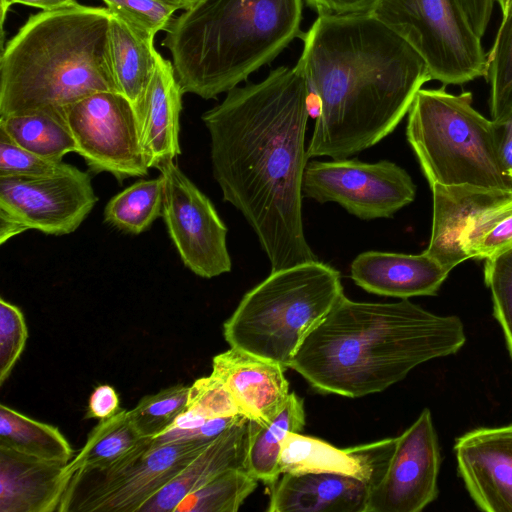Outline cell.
Here are the masks:
<instances>
[{"label": "cell", "mask_w": 512, "mask_h": 512, "mask_svg": "<svg viewBox=\"0 0 512 512\" xmlns=\"http://www.w3.org/2000/svg\"><path fill=\"white\" fill-rule=\"evenodd\" d=\"M310 91L300 66H280L236 86L207 110L212 174L223 200L244 216L271 272L318 260L302 220Z\"/></svg>", "instance_id": "obj_1"}, {"label": "cell", "mask_w": 512, "mask_h": 512, "mask_svg": "<svg viewBox=\"0 0 512 512\" xmlns=\"http://www.w3.org/2000/svg\"><path fill=\"white\" fill-rule=\"evenodd\" d=\"M297 62L319 113L308 157L343 159L388 136L432 80L420 55L371 13L318 15Z\"/></svg>", "instance_id": "obj_2"}, {"label": "cell", "mask_w": 512, "mask_h": 512, "mask_svg": "<svg viewBox=\"0 0 512 512\" xmlns=\"http://www.w3.org/2000/svg\"><path fill=\"white\" fill-rule=\"evenodd\" d=\"M462 321L401 299L357 302L343 295L291 361L314 389L350 398L385 390L418 365L457 353Z\"/></svg>", "instance_id": "obj_3"}, {"label": "cell", "mask_w": 512, "mask_h": 512, "mask_svg": "<svg viewBox=\"0 0 512 512\" xmlns=\"http://www.w3.org/2000/svg\"><path fill=\"white\" fill-rule=\"evenodd\" d=\"M108 8L73 1L30 15L1 49L0 117L60 111L95 92L117 91Z\"/></svg>", "instance_id": "obj_4"}, {"label": "cell", "mask_w": 512, "mask_h": 512, "mask_svg": "<svg viewBox=\"0 0 512 512\" xmlns=\"http://www.w3.org/2000/svg\"><path fill=\"white\" fill-rule=\"evenodd\" d=\"M303 0H197L173 18L162 46L183 93L214 99L301 36Z\"/></svg>", "instance_id": "obj_5"}, {"label": "cell", "mask_w": 512, "mask_h": 512, "mask_svg": "<svg viewBox=\"0 0 512 512\" xmlns=\"http://www.w3.org/2000/svg\"><path fill=\"white\" fill-rule=\"evenodd\" d=\"M344 295L339 271L318 260L273 271L223 324L230 347L289 368L299 348Z\"/></svg>", "instance_id": "obj_6"}, {"label": "cell", "mask_w": 512, "mask_h": 512, "mask_svg": "<svg viewBox=\"0 0 512 512\" xmlns=\"http://www.w3.org/2000/svg\"><path fill=\"white\" fill-rule=\"evenodd\" d=\"M406 135L430 186L512 190L500 161L498 126L473 108L471 92L421 88L408 111Z\"/></svg>", "instance_id": "obj_7"}, {"label": "cell", "mask_w": 512, "mask_h": 512, "mask_svg": "<svg viewBox=\"0 0 512 512\" xmlns=\"http://www.w3.org/2000/svg\"><path fill=\"white\" fill-rule=\"evenodd\" d=\"M371 14L420 55L432 80L462 85L486 77L488 54L459 0H378Z\"/></svg>", "instance_id": "obj_8"}, {"label": "cell", "mask_w": 512, "mask_h": 512, "mask_svg": "<svg viewBox=\"0 0 512 512\" xmlns=\"http://www.w3.org/2000/svg\"><path fill=\"white\" fill-rule=\"evenodd\" d=\"M210 443L187 441L153 445L148 439L111 467L77 470L58 512H138Z\"/></svg>", "instance_id": "obj_9"}, {"label": "cell", "mask_w": 512, "mask_h": 512, "mask_svg": "<svg viewBox=\"0 0 512 512\" xmlns=\"http://www.w3.org/2000/svg\"><path fill=\"white\" fill-rule=\"evenodd\" d=\"M63 116L75 152L92 172L109 173L120 183L148 174L136 109L121 93H92L67 105Z\"/></svg>", "instance_id": "obj_10"}, {"label": "cell", "mask_w": 512, "mask_h": 512, "mask_svg": "<svg viewBox=\"0 0 512 512\" xmlns=\"http://www.w3.org/2000/svg\"><path fill=\"white\" fill-rule=\"evenodd\" d=\"M302 193L319 203L335 202L359 219L372 220L390 218L413 202L416 185L393 162L343 158L308 163Z\"/></svg>", "instance_id": "obj_11"}, {"label": "cell", "mask_w": 512, "mask_h": 512, "mask_svg": "<svg viewBox=\"0 0 512 512\" xmlns=\"http://www.w3.org/2000/svg\"><path fill=\"white\" fill-rule=\"evenodd\" d=\"M157 169L164 179L162 217L183 264L203 278L230 272L227 227L213 203L180 170L175 160Z\"/></svg>", "instance_id": "obj_12"}, {"label": "cell", "mask_w": 512, "mask_h": 512, "mask_svg": "<svg viewBox=\"0 0 512 512\" xmlns=\"http://www.w3.org/2000/svg\"><path fill=\"white\" fill-rule=\"evenodd\" d=\"M97 201L89 174L70 164L49 176L0 177V211L26 230L70 234Z\"/></svg>", "instance_id": "obj_13"}, {"label": "cell", "mask_w": 512, "mask_h": 512, "mask_svg": "<svg viewBox=\"0 0 512 512\" xmlns=\"http://www.w3.org/2000/svg\"><path fill=\"white\" fill-rule=\"evenodd\" d=\"M440 464L438 436L431 412L425 408L396 437L386 471L369 490L365 512L422 511L438 496Z\"/></svg>", "instance_id": "obj_14"}, {"label": "cell", "mask_w": 512, "mask_h": 512, "mask_svg": "<svg viewBox=\"0 0 512 512\" xmlns=\"http://www.w3.org/2000/svg\"><path fill=\"white\" fill-rule=\"evenodd\" d=\"M457 469L475 505L512 512V423L482 427L456 439Z\"/></svg>", "instance_id": "obj_15"}, {"label": "cell", "mask_w": 512, "mask_h": 512, "mask_svg": "<svg viewBox=\"0 0 512 512\" xmlns=\"http://www.w3.org/2000/svg\"><path fill=\"white\" fill-rule=\"evenodd\" d=\"M433 218L429 245L425 252L451 271L469 259L464 242L480 217L491 208L512 198V190L469 184L430 186Z\"/></svg>", "instance_id": "obj_16"}, {"label": "cell", "mask_w": 512, "mask_h": 512, "mask_svg": "<svg viewBox=\"0 0 512 512\" xmlns=\"http://www.w3.org/2000/svg\"><path fill=\"white\" fill-rule=\"evenodd\" d=\"M395 438L350 448H337L319 438L288 432L279 458L281 474L336 473L377 484L388 467Z\"/></svg>", "instance_id": "obj_17"}, {"label": "cell", "mask_w": 512, "mask_h": 512, "mask_svg": "<svg viewBox=\"0 0 512 512\" xmlns=\"http://www.w3.org/2000/svg\"><path fill=\"white\" fill-rule=\"evenodd\" d=\"M285 369L230 347L213 357L211 374L224 383L244 417L265 424L278 414L290 394Z\"/></svg>", "instance_id": "obj_18"}, {"label": "cell", "mask_w": 512, "mask_h": 512, "mask_svg": "<svg viewBox=\"0 0 512 512\" xmlns=\"http://www.w3.org/2000/svg\"><path fill=\"white\" fill-rule=\"evenodd\" d=\"M351 278L365 291L409 299L436 295L449 274L425 251L418 255L367 251L351 263Z\"/></svg>", "instance_id": "obj_19"}, {"label": "cell", "mask_w": 512, "mask_h": 512, "mask_svg": "<svg viewBox=\"0 0 512 512\" xmlns=\"http://www.w3.org/2000/svg\"><path fill=\"white\" fill-rule=\"evenodd\" d=\"M72 475L67 464L0 447V512L58 511Z\"/></svg>", "instance_id": "obj_20"}, {"label": "cell", "mask_w": 512, "mask_h": 512, "mask_svg": "<svg viewBox=\"0 0 512 512\" xmlns=\"http://www.w3.org/2000/svg\"><path fill=\"white\" fill-rule=\"evenodd\" d=\"M183 94L172 62L158 53L153 76L137 111L148 168H158L180 155L179 118Z\"/></svg>", "instance_id": "obj_21"}, {"label": "cell", "mask_w": 512, "mask_h": 512, "mask_svg": "<svg viewBox=\"0 0 512 512\" xmlns=\"http://www.w3.org/2000/svg\"><path fill=\"white\" fill-rule=\"evenodd\" d=\"M370 485L336 473H284L271 489L269 512H365Z\"/></svg>", "instance_id": "obj_22"}, {"label": "cell", "mask_w": 512, "mask_h": 512, "mask_svg": "<svg viewBox=\"0 0 512 512\" xmlns=\"http://www.w3.org/2000/svg\"><path fill=\"white\" fill-rule=\"evenodd\" d=\"M249 419L243 418L225 430L188 465L145 502L138 512H174L190 493L230 469H246Z\"/></svg>", "instance_id": "obj_23"}, {"label": "cell", "mask_w": 512, "mask_h": 512, "mask_svg": "<svg viewBox=\"0 0 512 512\" xmlns=\"http://www.w3.org/2000/svg\"><path fill=\"white\" fill-rule=\"evenodd\" d=\"M109 54L116 89L137 112L156 67L154 37L111 13Z\"/></svg>", "instance_id": "obj_24"}, {"label": "cell", "mask_w": 512, "mask_h": 512, "mask_svg": "<svg viewBox=\"0 0 512 512\" xmlns=\"http://www.w3.org/2000/svg\"><path fill=\"white\" fill-rule=\"evenodd\" d=\"M305 425L303 400L292 392L278 414L268 423L249 420L246 469L272 489L281 475L279 458L288 432L300 433Z\"/></svg>", "instance_id": "obj_25"}, {"label": "cell", "mask_w": 512, "mask_h": 512, "mask_svg": "<svg viewBox=\"0 0 512 512\" xmlns=\"http://www.w3.org/2000/svg\"><path fill=\"white\" fill-rule=\"evenodd\" d=\"M0 133L16 145L56 161H62L63 156L76 150L63 111H33L2 116Z\"/></svg>", "instance_id": "obj_26"}, {"label": "cell", "mask_w": 512, "mask_h": 512, "mask_svg": "<svg viewBox=\"0 0 512 512\" xmlns=\"http://www.w3.org/2000/svg\"><path fill=\"white\" fill-rule=\"evenodd\" d=\"M148 439L139 435L130 410H119L115 415L100 420L89 433L81 450L67 463V470L74 474L80 469H105L111 467Z\"/></svg>", "instance_id": "obj_27"}, {"label": "cell", "mask_w": 512, "mask_h": 512, "mask_svg": "<svg viewBox=\"0 0 512 512\" xmlns=\"http://www.w3.org/2000/svg\"><path fill=\"white\" fill-rule=\"evenodd\" d=\"M0 447L67 464L74 451L60 430L0 405Z\"/></svg>", "instance_id": "obj_28"}, {"label": "cell", "mask_w": 512, "mask_h": 512, "mask_svg": "<svg viewBox=\"0 0 512 512\" xmlns=\"http://www.w3.org/2000/svg\"><path fill=\"white\" fill-rule=\"evenodd\" d=\"M164 179L140 180L112 197L105 209V222L118 230L138 235L162 216Z\"/></svg>", "instance_id": "obj_29"}, {"label": "cell", "mask_w": 512, "mask_h": 512, "mask_svg": "<svg viewBox=\"0 0 512 512\" xmlns=\"http://www.w3.org/2000/svg\"><path fill=\"white\" fill-rule=\"evenodd\" d=\"M258 481L245 469L227 470L188 494L174 512H236Z\"/></svg>", "instance_id": "obj_30"}, {"label": "cell", "mask_w": 512, "mask_h": 512, "mask_svg": "<svg viewBox=\"0 0 512 512\" xmlns=\"http://www.w3.org/2000/svg\"><path fill=\"white\" fill-rule=\"evenodd\" d=\"M490 85V112L496 125L512 116V0L502 15L493 46L488 53L485 77Z\"/></svg>", "instance_id": "obj_31"}, {"label": "cell", "mask_w": 512, "mask_h": 512, "mask_svg": "<svg viewBox=\"0 0 512 512\" xmlns=\"http://www.w3.org/2000/svg\"><path fill=\"white\" fill-rule=\"evenodd\" d=\"M189 386L173 385L141 398L130 410L132 422L143 438L153 439L163 434L186 410Z\"/></svg>", "instance_id": "obj_32"}, {"label": "cell", "mask_w": 512, "mask_h": 512, "mask_svg": "<svg viewBox=\"0 0 512 512\" xmlns=\"http://www.w3.org/2000/svg\"><path fill=\"white\" fill-rule=\"evenodd\" d=\"M484 279L491 291L493 316L502 329L512 360V247L485 259Z\"/></svg>", "instance_id": "obj_33"}, {"label": "cell", "mask_w": 512, "mask_h": 512, "mask_svg": "<svg viewBox=\"0 0 512 512\" xmlns=\"http://www.w3.org/2000/svg\"><path fill=\"white\" fill-rule=\"evenodd\" d=\"M108 10L134 28L155 37L159 31H167L173 14L179 10L162 0H102Z\"/></svg>", "instance_id": "obj_34"}, {"label": "cell", "mask_w": 512, "mask_h": 512, "mask_svg": "<svg viewBox=\"0 0 512 512\" xmlns=\"http://www.w3.org/2000/svg\"><path fill=\"white\" fill-rule=\"evenodd\" d=\"M28 338L24 315L19 307L0 299V385L10 376Z\"/></svg>", "instance_id": "obj_35"}, {"label": "cell", "mask_w": 512, "mask_h": 512, "mask_svg": "<svg viewBox=\"0 0 512 512\" xmlns=\"http://www.w3.org/2000/svg\"><path fill=\"white\" fill-rule=\"evenodd\" d=\"M187 408L207 419L243 416L227 387L213 374L189 386Z\"/></svg>", "instance_id": "obj_36"}, {"label": "cell", "mask_w": 512, "mask_h": 512, "mask_svg": "<svg viewBox=\"0 0 512 512\" xmlns=\"http://www.w3.org/2000/svg\"><path fill=\"white\" fill-rule=\"evenodd\" d=\"M67 163L34 154L0 133V177H43L54 175Z\"/></svg>", "instance_id": "obj_37"}, {"label": "cell", "mask_w": 512, "mask_h": 512, "mask_svg": "<svg viewBox=\"0 0 512 512\" xmlns=\"http://www.w3.org/2000/svg\"><path fill=\"white\" fill-rule=\"evenodd\" d=\"M244 416L221 417L208 419L203 425L187 429H168L163 434L151 439L153 445L171 442L202 441L212 442L225 430L239 422Z\"/></svg>", "instance_id": "obj_38"}, {"label": "cell", "mask_w": 512, "mask_h": 512, "mask_svg": "<svg viewBox=\"0 0 512 512\" xmlns=\"http://www.w3.org/2000/svg\"><path fill=\"white\" fill-rule=\"evenodd\" d=\"M512 247V214L498 223L476 245L471 258H491Z\"/></svg>", "instance_id": "obj_39"}, {"label": "cell", "mask_w": 512, "mask_h": 512, "mask_svg": "<svg viewBox=\"0 0 512 512\" xmlns=\"http://www.w3.org/2000/svg\"><path fill=\"white\" fill-rule=\"evenodd\" d=\"M378 0H305L318 15H353L371 13Z\"/></svg>", "instance_id": "obj_40"}, {"label": "cell", "mask_w": 512, "mask_h": 512, "mask_svg": "<svg viewBox=\"0 0 512 512\" xmlns=\"http://www.w3.org/2000/svg\"><path fill=\"white\" fill-rule=\"evenodd\" d=\"M119 410V397L111 385L102 384L93 390L88 403V418L104 420Z\"/></svg>", "instance_id": "obj_41"}, {"label": "cell", "mask_w": 512, "mask_h": 512, "mask_svg": "<svg viewBox=\"0 0 512 512\" xmlns=\"http://www.w3.org/2000/svg\"><path fill=\"white\" fill-rule=\"evenodd\" d=\"M464 11L479 36H483L492 14L496 0H459Z\"/></svg>", "instance_id": "obj_42"}, {"label": "cell", "mask_w": 512, "mask_h": 512, "mask_svg": "<svg viewBox=\"0 0 512 512\" xmlns=\"http://www.w3.org/2000/svg\"><path fill=\"white\" fill-rule=\"evenodd\" d=\"M497 126L501 165L505 175L512 181V116Z\"/></svg>", "instance_id": "obj_43"}, {"label": "cell", "mask_w": 512, "mask_h": 512, "mask_svg": "<svg viewBox=\"0 0 512 512\" xmlns=\"http://www.w3.org/2000/svg\"><path fill=\"white\" fill-rule=\"evenodd\" d=\"M26 229L13 217L0 211V244L3 245L11 238L21 234Z\"/></svg>", "instance_id": "obj_44"}, {"label": "cell", "mask_w": 512, "mask_h": 512, "mask_svg": "<svg viewBox=\"0 0 512 512\" xmlns=\"http://www.w3.org/2000/svg\"><path fill=\"white\" fill-rule=\"evenodd\" d=\"M11 5L18 3L41 9L42 11L53 10L67 5L75 0H7Z\"/></svg>", "instance_id": "obj_45"}, {"label": "cell", "mask_w": 512, "mask_h": 512, "mask_svg": "<svg viewBox=\"0 0 512 512\" xmlns=\"http://www.w3.org/2000/svg\"><path fill=\"white\" fill-rule=\"evenodd\" d=\"M166 3L176 6L179 10L187 9L192 6L197 0H162Z\"/></svg>", "instance_id": "obj_46"}, {"label": "cell", "mask_w": 512, "mask_h": 512, "mask_svg": "<svg viewBox=\"0 0 512 512\" xmlns=\"http://www.w3.org/2000/svg\"><path fill=\"white\" fill-rule=\"evenodd\" d=\"M500 1H502V2H507V1H509V0H500Z\"/></svg>", "instance_id": "obj_47"}]
</instances>
